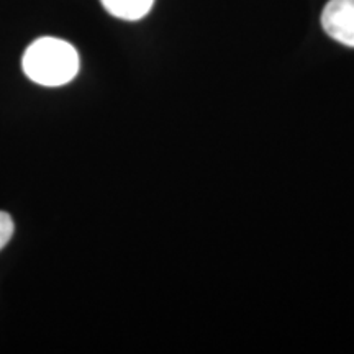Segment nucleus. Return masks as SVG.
Masks as SVG:
<instances>
[{
	"label": "nucleus",
	"instance_id": "f257e3e1",
	"mask_svg": "<svg viewBox=\"0 0 354 354\" xmlns=\"http://www.w3.org/2000/svg\"><path fill=\"white\" fill-rule=\"evenodd\" d=\"M24 73L30 81L44 87H59L73 81L79 73V53L64 39L44 37L26 48Z\"/></svg>",
	"mask_w": 354,
	"mask_h": 354
},
{
	"label": "nucleus",
	"instance_id": "f03ea898",
	"mask_svg": "<svg viewBox=\"0 0 354 354\" xmlns=\"http://www.w3.org/2000/svg\"><path fill=\"white\" fill-rule=\"evenodd\" d=\"M322 26L335 41L354 48V0H330L323 8Z\"/></svg>",
	"mask_w": 354,
	"mask_h": 354
},
{
	"label": "nucleus",
	"instance_id": "7ed1b4c3",
	"mask_svg": "<svg viewBox=\"0 0 354 354\" xmlns=\"http://www.w3.org/2000/svg\"><path fill=\"white\" fill-rule=\"evenodd\" d=\"M100 3L115 19L135 21L148 15L154 0H100Z\"/></svg>",
	"mask_w": 354,
	"mask_h": 354
},
{
	"label": "nucleus",
	"instance_id": "20e7f679",
	"mask_svg": "<svg viewBox=\"0 0 354 354\" xmlns=\"http://www.w3.org/2000/svg\"><path fill=\"white\" fill-rule=\"evenodd\" d=\"M13 234V221L10 215L6 214V212H0V250L10 241Z\"/></svg>",
	"mask_w": 354,
	"mask_h": 354
}]
</instances>
